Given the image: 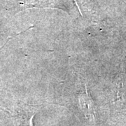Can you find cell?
<instances>
[{
	"mask_svg": "<svg viewBox=\"0 0 126 126\" xmlns=\"http://www.w3.org/2000/svg\"><path fill=\"white\" fill-rule=\"evenodd\" d=\"M39 107L29 104L20 105L9 111L16 126H33V118Z\"/></svg>",
	"mask_w": 126,
	"mask_h": 126,
	"instance_id": "1",
	"label": "cell"
},
{
	"mask_svg": "<svg viewBox=\"0 0 126 126\" xmlns=\"http://www.w3.org/2000/svg\"><path fill=\"white\" fill-rule=\"evenodd\" d=\"M84 88V91L81 92L79 95V105L86 118L90 121H94L96 115L95 104L88 93L86 83Z\"/></svg>",
	"mask_w": 126,
	"mask_h": 126,
	"instance_id": "2",
	"label": "cell"
}]
</instances>
